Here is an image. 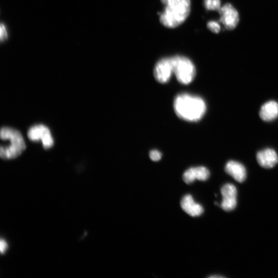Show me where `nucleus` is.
<instances>
[{
    "instance_id": "f257e3e1",
    "label": "nucleus",
    "mask_w": 278,
    "mask_h": 278,
    "mask_svg": "<svg viewBox=\"0 0 278 278\" xmlns=\"http://www.w3.org/2000/svg\"><path fill=\"white\" fill-rule=\"evenodd\" d=\"M174 108L176 114L181 119L188 122H197L205 115L207 107L201 97L183 93L175 97Z\"/></svg>"
},
{
    "instance_id": "f03ea898",
    "label": "nucleus",
    "mask_w": 278,
    "mask_h": 278,
    "mask_svg": "<svg viewBox=\"0 0 278 278\" xmlns=\"http://www.w3.org/2000/svg\"><path fill=\"white\" fill-rule=\"evenodd\" d=\"M164 6L160 22L164 27L174 29L182 24L191 11L190 0H161Z\"/></svg>"
},
{
    "instance_id": "7ed1b4c3",
    "label": "nucleus",
    "mask_w": 278,
    "mask_h": 278,
    "mask_svg": "<svg viewBox=\"0 0 278 278\" xmlns=\"http://www.w3.org/2000/svg\"><path fill=\"white\" fill-rule=\"evenodd\" d=\"M0 137L3 140L8 139L11 145L1 146L0 156L3 159H14L20 156L26 148L23 138L19 132L10 128H4L1 130Z\"/></svg>"
},
{
    "instance_id": "20e7f679",
    "label": "nucleus",
    "mask_w": 278,
    "mask_h": 278,
    "mask_svg": "<svg viewBox=\"0 0 278 278\" xmlns=\"http://www.w3.org/2000/svg\"><path fill=\"white\" fill-rule=\"evenodd\" d=\"M173 73L178 81L182 84L188 85L193 82L196 76V69L189 59L176 56L172 58Z\"/></svg>"
},
{
    "instance_id": "39448f33",
    "label": "nucleus",
    "mask_w": 278,
    "mask_h": 278,
    "mask_svg": "<svg viewBox=\"0 0 278 278\" xmlns=\"http://www.w3.org/2000/svg\"><path fill=\"white\" fill-rule=\"evenodd\" d=\"M173 73V66L172 58L161 59L156 64L154 70V75L156 80L161 84L168 83Z\"/></svg>"
},
{
    "instance_id": "423d86ee",
    "label": "nucleus",
    "mask_w": 278,
    "mask_h": 278,
    "mask_svg": "<svg viewBox=\"0 0 278 278\" xmlns=\"http://www.w3.org/2000/svg\"><path fill=\"white\" fill-rule=\"evenodd\" d=\"M220 15V21L228 30H233L239 21L238 11L231 4H226L221 7L218 11Z\"/></svg>"
},
{
    "instance_id": "0eeeda50",
    "label": "nucleus",
    "mask_w": 278,
    "mask_h": 278,
    "mask_svg": "<svg viewBox=\"0 0 278 278\" xmlns=\"http://www.w3.org/2000/svg\"><path fill=\"white\" fill-rule=\"evenodd\" d=\"M28 136L32 141L41 140L43 146L48 148L53 145L54 141L49 130L45 127L40 125L32 128L29 131Z\"/></svg>"
},
{
    "instance_id": "6e6552de",
    "label": "nucleus",
    "mask_w": 278,
    "mask_h": 278,
    "mask_svg": "<svg viewBox=\"0 0 278 278\" xmlns=\"http://www.w3.org/2000/svg\"><path fill=\"white\" fill-rule=\"evenodd\" d=\"M221 193L222 196V201L221 207L226 211H232L237 206V190L236 187L232 184H227L222 187Z\"/></svg>"
},
{
    "instance_id": "1a4fd4ad",
    "label": "nucleus",
    "mask_w": 278,
    "mask_h": 278,
    "mask_svg": "<svg viewBox=\"0 0 278 278\" xmlns=\"http://www.w3.org/2000/svg\"><path fill=\"white\" fill-rule=\"evenodd\" d=\"M257 159L259 165L266 169L273 168L278 162L276 153L274 150L270 148L259 151L257 154Z\"/></svg>"
},
{
    "instance_id": "9d476101",
    "label": "nucleus",
    "mask_w": 278,
    "mask_h": 278,
    "mask_svg": "<svg viewBox=\"0 0 278 278\" xmlns=\"http://www.w3.org/2000/svg\"><path fill=\"white\" fill-rule=\"evenodd\" d=\"M225 171L239 183L243 182L246 178V171L245 167L238 162L229 161L225 166Z\"/></svg>"
},
{
    "instance_id": "9b49d317",
    "label": "nucleus",
    "mask_w": 278,
    "mask_h": 278,
    "mask_svg": "<svg viewBox=\"0 0 278 278\" xmlns=\"http://www.w3.org/2000/svg\"><path fill=\"white\" fill-rule=\"evenodd\" d=\"M181 207L183 210L191 216H198L203 214V207L195 202L191 195H186L181 201Z\"/></svg>"
},
{
    "instance_id": "f8f14e48",
    "label": "nucleus",
    "mask_w": 278,
    "mask_h": 278,
    "mask_svg": "<svg viewBox=\"0 0 278 278\" xmlns=\"http://www.w3.org/2000/svg\"><path fill=\"white\" fill-rule=\"evenodd\" d=\"M261 118L265 121L269 122L278 117V103L270 101L264 104L260 111Z\"/></svg>"
},
{
    "instance_id": "ddd939ff",
    "label": "nucleus",
    "mask_w": 278,
    "mask_h": 278,
    "mask_svg": "<svg viewBox=\"0 0 278 278\" xmlns=\"http://www.w3.org/2000/svg\"><path fill=\"white\" fill-rule=\"evenodd\" d=\"M194 168L196 179L200 181H206L210 176L209 170L204 166H198Z\"/></svg>"
},
{
    "instance_id": "4468645a",
    "label": "nucleus",
    "mask_w": 278,
    "mask_h": 278,
    "mask_svg": "<svg viewBox=\"0 0 278 278\" xmlns=\"http://www.w3.org/2000/svg\"><path fill=\"white\" fill-rule=\"evenodd\" d=\"M204 5L209 11H218L221 8L220 0H204Z\"/></svg>"
},
{
    "instance_id": "2eb2a0df",
    "label": "nucleus",
    "mask_w": 278,
    "mask_h": 278,
    "mask_svg": "<svg viewBox=\"0 0 278 278\" xmlns=\"http://www.w3.org/2000/svg\"><path fill=\"white\" fill-rule=\"evenodd\" d=\"M183 179L184 181L188 184L194 182L196 180L195 175L194 168H191L187 170L184 173Z\"/></svg>"
},
{
    "instance_id": "dca6fc26",
    "label": "nucleus",
    "mask_w": 278,
    "mask_h": 278,
    "mask_svg": "<svg viewBox=\"0 0 278 278\" xmlns=\"http://www.w3.org/2000/svg\"><path fill=\"white\" fill-rule=\"evenodd\" d=\"M208 28L214 33H218L220 31V26L219 24L216 21H211L207 24Z\"/></svg>"
},
{
    "instance_id": "f3484780",
    "label": "nucleus",
    "mask_w": 278,
    "mask_h": 278,
    "mask_svg": "<svg viewBox=\"0 0 278 278\" xmlns=\"http://www.w3.org/2000/svg\"><path fill=\"white\" fill-rule=\"evenodd\" d=\"M162 157L161 153L157 150H152L149 153V157L154 161H159Z\"/></svg>"
},
{
    "instance_id": "a211bd4d",
    "label": "nucleus",
    "mask_w": 278,
    "mask_h": 278,
    "mask_svg": "<svg viewBox=\"0 0 278 278\" xmlns=\"http://www.w3.org/2000/svg\"><path fill=\"white\" fill-rule=\"evenodd\" d=\"M0 35H1L2 41L5 40L8 37L7 30L4 24H2L1 28H0Z\"/></svg>"
},
{
    "instance_id": "6ab92c4d",
    "label": "nucleus",
    "mask_w": 278,
    "mask_h": 278,
    "mask_svg": "<svg viewBox=\"0 0 278 278\" xmlns=\"http://www.w3.org/2000/svg\"><path fill=\"white\" fill-rule=\"evenodd\" d=\"M8 248V245L5 240H2L1 243H0V249H1V252L4 254L6 252Z\"/></svg>"
},
{
    "instance_id": "aec40b11",
    "label": "nucleus",
    "mask_w": 278,
    "mask_h": 278,
    "mask_svg": "<svg viewBox=\"0 0 278 278\" xmlns=\"http://www.w3.org/2000/svg\"><path fill=\"white\" fill-rule=\"evenodd\" d=\"M210 277H214H214H218V278H219V277H222V276H218V275H217V276H216V275H213V276H210Z\"/></svg>"
}]
</instances>
